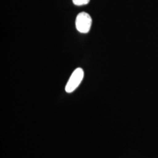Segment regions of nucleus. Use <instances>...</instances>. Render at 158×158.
<instances>
[{"label": "nucleus", "mask_w": 158, "mask_h": 158, "mask_svg": "<svg viewBox=\"0 0 158 158\" xmlns=\"http://www.w3.org/2000/svg\"><path fill=\"white\" fill-rule=\"evenodd\" d=\"M76 28L79 32L87 34L90 30L92 19L90 15L85 12L79 13L76 19Z\"/></svg>", "instance_id": "nucleus-1"}, {"label": "nucleus", "mask_w": 158, "mask_h": 158, "mask_svg": "<svg viewBox=\"0 0 158 158\" xmlns=\"http://www.w3.org/2000/svg\"><path fill=\"white\" fill-rule=\"evenodd\" d=\"M84 77V71L81 68L76 69L70 76L65 87V90L68 93L73 92L81 83Z\"/></svg>", "instance_id": "nucleus-2"}, {"label": "nucleus", "mask_w": 158, "mask_h": 158, "mask_svg": "<svg viewBox=\"0 0 158 158\" xmlns=\"http://www.w3.org/2000/svg\"><path fill=\"white\" fill-rule=\"evenodd\" d=\"M74 4L76 6H85L87 4L90 0H72Z\"/></svg>", "instance_id": "nucleus-3"}]
</instances>
